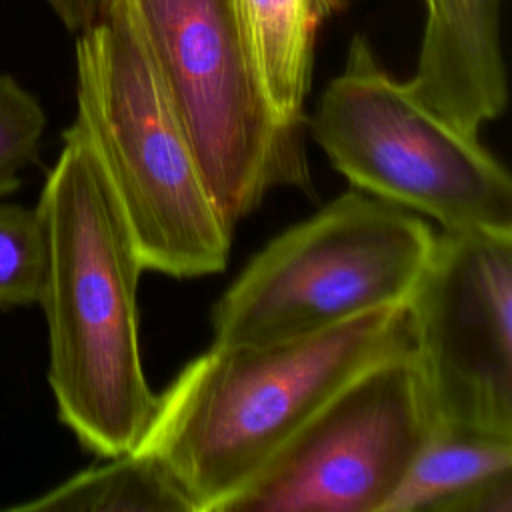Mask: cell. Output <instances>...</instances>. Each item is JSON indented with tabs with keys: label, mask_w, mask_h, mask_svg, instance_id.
I'll return each mask as SVG.
<instances>
[{
	"label": "cell",
	"mask_w": 512,
	"mask_h": 512,
	"mask_svg": "<svg viewBox=\"0 0 512 512\" xmlns=\"http://www.w3.org/2000/svg\"><path fill=\"white\" fill-rule=\"evenodd\" d=\"M46 274V234L38 208L0 202V308L38 304Z\"/></svg>",
	"instance_id": "cell-13"
},
{
	"label": "cell",
	"mask_w": 512,
	"mask_h": 512,
	"mask_svg": "<svg viewBox=\"0 0 512 512\" xmlns=\"http://www.w3.org/2000/svg\"><path fill=\"white\" fill-rule=\"evenodd\" d=\"M90 466L12 510L26 512H196L190 496L154 454L130 450Z\"/></svg>",
	"instance_id": "cell-12"
},
{
	"label": "cell",
	"mask_w": 512,
	"mask_h": 512,
	"mask_svg": "<svg viewBox=\"0 0 512 512\" xmlns=\"http://www.w3.org/2000/svg\"><path fill=\"white\" fill-rule=\"evenodd\" d=\"M66 30L78 34L92 26L104 12L106 0H44Z\"/></svg>",
	"instance_id": "cell-16"
},
{
	"label": "cell",
	"mask_w": 512,
	"mask_h": 512,
	"mask_svg": "<svg viewBox=\"0 0 512 512\" xmlns=\"http://www.w3.org/2000/svg\"><path fill=\"white\" fill-rule=\"evenodd\" d=\"M508 474L512 436L434 426L384 512H448L462 494Z\"/></svg>",
	"instance_id": "cell-11"
},
{
	"label": "cell",
	"mask_w": 512,
	"mask_h": 512,
	"mask_svg": "<svg viewBox=\"0 0 512 512\" xmlns=\"http://www.w3.org/2000/svg\"><path fill=\"white\" fill-rule=\"evenodd\" d=\"M434 240L416 212L348 190L254 254L212 308V344L282 342L406 304Z\"/></svg>",
	"instance_id": "cell-4"
},
{
	"label": "cell",
	"mask_w": 512,
	"mask_h": 512,
	"mask_svg": "<svg viewBox=\"0 0 512 512\" xmlns=\"http://www.w3.org/2000/svg\"><path fill=\"white\" fill-rule=\"evenodd\" d=\"M424 28L404 86L456 128L480 136L508 104L500 0H422Z\"/></svg>",
	"instance_id": "cell-9"
},
{
	"label": "cell",
	"mask_w": 512,
	"mask_h": 512,
	"mask_svg": "<svg viewBox=\"0 0 512 512\" xmlns=\"http://www.w3.org/2000/svg\"><path fill=\"white\" fill-rule=\"evenodd\" d=\"M252 68L274 116L306 128L318 34L346 0H230Z\"/></svg>",
	"instance_id": "cell-10"
},
{
	"label": "cell",
	"mask_w": 512,
	"mask_h": 512,
	"mask_svg": "<svg viewBox=\"0 0 512 512\" xmlns=\"http://www.w3.org/2000/svg\"><path fill=\"white\" fill-rule=\"evenodd\" d=\"M410 352L344 386L220 512H384L436 426Z\"/></svg>",
	"instance_id": "cell-7"
},
{
	"label": "cell",
	"mask_w": 512,
	"mask_h": 512,
	"mask_svg": "<svg viewBox=\"0 0 512 512\" xmlns=\"http://www.w3.org/2000/svg\"><path fill=\"white\" fill-rule=\"evenodd\" d=\"M190 138L202 174L234 226L282 186L312 190L304 130L266 102L230 0H118Z\"/></svg>",
	"instance_id": "cell-6"
},
{
	"label": "cell",
	"mask_w": 512,
	"mask_h": 512,
	"mask_svg": "<svg viewBox=\"0 0 512 512\" xmlns=\"http://www.w3.org/2000/svg\"><path fill=\"white\" fill-rule=\"evenodd\" d=\"M448 512H512V474L472 488L454 500Z\"/></svg>",
	"instance_id": "cell-15"
},
{
	"label": "cell",
	"mask_w": 512,
	"mask_h": 512,
	"mask_svg": "<svg viewBox=\"0 0 512 512\" xmlns=\"http://www.w3.org/2000/svg\"><path fill=\"white\" fill-rule=\"evenodd\" d=\"M306 128L358 190L436 220L442 230L512 232V180L480 136L424 106L352 36L344 66Z\"/></svg>",
	"instance_id": "cell-5"
},
{
	"label": "cell",
	"mask_w": 512,
	"mask_h": 512,
	"mask_svg": "<svg viewBox=\"0 0 512 512\" xmlns=\"http://www.w3.org/2000/svg\"><path fill=\"white\" fill-rule=\"evenodd\" d=\"M38 212L46 274L48 384L60 422L102 458L136 448L156 396L146 380L136 290L144 264L82 126L62 134Z\"/></svg>",
	"instance_id": "cell-1"
},
{
	"label": "cell",
	"mask_w": 512,
	"mask_h": 512,
	"mask_svg": "<svg viewBox=\"0 0 512 512\" xmlns=\"http://www.w3.org/2000/svg\"><path fill=\"white\" fill-rule=\"evenodd\" d=\"M126 218L144 270L174 278L228 264L232 224L134 20L118 0L78 32L76 118Z\"/></svg>",
	"instance_id": "cell-3"
},
{
	"label": "cell",
	"mask_w": 512,
	"mask_h": 512,
	"mask_svg": "<svg viewBox=\"0 0 512 512\" xmlns=\"http://www.w3.org/2000/svg\"><path fill=\"white\" fill-rule=\"evenodd\" d=\"M406 312L436 426L512 436V232H438Z\"/></svg>",
	"instance_id": "cell-8"
},
{
	"label": "cell",
	"mask_w": 512,
	"mask_h": 512,
	"mask_svg": "<svg viewBox=\"0 0 512 512\" xmlns=\"http://www.w3.org/2000/svg\"><path fill=\"white\" fill-rule=\"evenodd\" d=\"M46 114L32 92L0 74V196L20 186V174L38 158Z\"/></svg>",
	"instance_id": "cell-14"
},
{
	"label": "cell",
	"mask_w": 512,
	"mask_h": 512,
	"mask_svg": "<svg viewBox=\"0 0 512 512\" xmlns=\"http://www.w3.org/2000/svg\"><path fill=\"white\" fill-rule=\"evenodd\" d=\"M410 350L406 304L282 342L212 344L156 396L134 450L158 456L196 512H220L344 386Z\"/></svg>",
	"instance_id": "cell-2"
}]
</instances>
